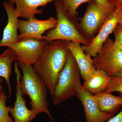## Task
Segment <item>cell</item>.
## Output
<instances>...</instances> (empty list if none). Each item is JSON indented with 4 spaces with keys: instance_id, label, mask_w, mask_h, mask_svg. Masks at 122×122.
<instances>
[{
    "instance_id": "3957f363",
    "label": "cell",
    "mask_w": 122,
    "mask_h": 122,
    "mask_svg": "<svg viewBox=\"0 0 122 122\" xmlns=\"http://www.w3.org/2000/svg\"><path fill=\"white\" fill-rule=\"evenodd\" d=\"M57 22L56 26L46 32L43 39L48 43L55 40L78 42L88 46L91 41L82 32L77 18L70 17L63 8L61 1H54Z\"/></svg>"
},
{
    "instance_id": "4fadbf2b",
    "label": "cell",
    "mask_w": 122,
    "mask_h": 122,
    "mask_svg": "<svg viewBox=\"0 0 122 122\" xmlns=\"http://www.w3.org/2000/svg\"><path fill=\"white\" fill-rule=\"evenodd\" d=\"M66 42L69 50L78 66L82 78L84 81L87 80L96 70L92 59L91 57L85 54L80 43L68 41Z\"/></svg>"
},
{
    "instance_id": "8fae6325",
    "label": "cell",
    "mask_w": 122,
    "mask_h": 122,
    "mask_svg": "<svg viewBox=\"0 0 122 122\" xmlns=\"http://www.w3.org/2000/svg\"><path fill=\"white\" fill-rule=\"evenodd\" d=\"M76 95L83 106L86 122H105L114 116L113 114L100 111L93 95L85 91L82 87Z\"/></svg>"
},
{
    "instance_id": "52a82bcc",
    "label": "cell",
    "mask_w": 122,
    "mask_h": 122,
    "mask_svg": "<svg viewBox=\"0 0 122 122\" xmlns=\"http://www.w3.org/2000/svg\"><path fill=\"white\" fill-rule=\"evenodd\" d=\"M48 43L44 39H28L20 40L8 48L14 53L18 62L33 66Z\"/></svg>"
},
{
    "instance_id": "4316f807",
    "label": "cell",
    "mask_w": 122,
    "mask_h": 122,
    "mask_svg": "<svg viewBox=\"0 0 122 122\" xmlns=\"http://www.w3.org/2000/svg\"><path fill=\"white\" fill-rule=\"evenodd\" d=\"M120 95H122V93H120Z\"/></svg>"
},
{
    "instance_id": "6da1fadb",
    "label": "cell",
    "mask_w": 122,
    "mask_h": 122,
    "mask_svg": "<svg viewBox=\"0 0 122 122\" xmlns=\"http://www.w3.org/2000/svg\"><path fill=\"white\" fill-rule=\"evenodd\" d=\"M69 51L66 41H53L46 46L33 66L34 71L42 79L52 96L67 61Z\"/></svg>"
},
{
    "instance_id": "7a4b0ae2",
    "label": "cell",
    "mask_w": 122,
    "mask_h": 122,
    "mask_svg": "<svg viewBox=\"0 0 122 122\" xmlns=\"http://www.w3.org/2000/svg\"><path fill=\"white\" fill-rule=\"evenodd\" d=\"M18 66L22 72L20 87L23 96L27 95L30 99V109L39 113H45L54 122L49 110L47 100V87L41 78L34 71L33 66L18 62Z\"/></svg>"
},
{
    "instance_id": "603a6c76",
    "label": "cell",
    "mask_w": 122,
    "mask_h": 122,
    "mask_svg": "<svg viewBox=\"0 0 122 122\" xmlns=\"http://www.w3.org/2000/svg\"><path fill=\"white\" fill-rule=\"evenodd\" d=\"M106 122H122V108L117 115L113 116Z\"/></svg>"
},
{
    "instance_id": "ba28073f",
    "label": "cell",
    "mask_w": 122,
    "mask_h": 122,
    "mask_svg": "<svg viewBox=\"0 0 122 122\" xmlns=\"http://www.w3.org/2000/svg\"><path fill=\"white\" fill-rule=\"evenodd\" d=\"M57 22L56 18L53 17L45 20H38L35 17L26 20H19L18 39H43V34L54 28Z\"/></svg>"
},
{
    "instance_id": "5bb4252c",
    "label": "cell",
    "mask_w": 122,
    "mask_h": 122,
    "mask_svg": "<svg viewBox=\"0 0 122 122\" xmlns=\"http://www.w3.org/2000/svg\"><path fill=\"white\" fill-rule=\"evenodd\" d=\"M10 4H15V10L19 17L26 20L35 17L36 15L41 14L42 9L39 7H45L49 3L53 1L61 0H8Z\"/></svg>"
},
{
    "instance_id": "8992f818",
    "label": "cell",
    "mask_w": 122,
    "mask_h": 122,
    "mask_svg": "<svg viewBox=\"0 0 122 122\" xmlns=\"http://www.w3.org/2000/svg\"><path fill=\"white\" fill-rule=\"evenodd\" d=\"M114 11L102 8L97 4L95 0H90L86 12L79 23L82 32L91 41L98 33L107 18Z\"/></svg>"
},
{
    "instance_id": "9c48e42d",
    "label": "cell",
    "mask_w": 122,
    "mask_h": 122,
    "mask_svg": "<svg viewBox=\"0 0 122 122\" xmlns=\"http://www.w3.org/2000/svg\"><path fill=\"white\" fill-rule=\"evenodd\" d=\"M122 16V10L117 9L109 15L89 45L81 46L85 54L91 57L97 55L109 35L113 33Z\"/></svg>"
},
{
    "instance_id": "7402d4cb",
    "label": "cell",
    "mask_w": 122,
    "mask_h": 122,
    "mask_svg": "<svg viewBox=\"0 0 122 122\" xmlns=\"http://www.w3.org/2000/svg\"><path fill=\"white\" fill-rule=\"evenodd\" d=\"M97 4L100 8L104 9L114 11L116 9L115 5L111 0H95Z\"/></svg>"
},
{
    "instance_id": "d4e9b609",
    "label": "cell",
    "mask_w": 122,
    "mask_h": 122,
    "mask_svg": "<svg viewBox=\"0 0 122 122\" xmlns=\"http://www.w3.org/2000/svg\"><path fill=\"white\" fill-rule=\"evenodd\" d=\"M3 78L0 77V94L3 91V86L2 85Z\"/></svg>"
},
{
    "instance_id": "d6986e66",
    "label": "cell",
    "mask_w": 122,
    "mask_h": 122,
    "mask_svg": "<svg viewBox=\"0 0 122 122\" xmlns=\"http://www.w3.org/2000/svg\"><path fill=\"white\" fill-rule=\"evenodd\" d=\"M7 98L4 91H2L0 94V122H14L9 115L12 106H6Z\"/></svg>"
},
{
    "instance_id": "44dd1931",
    "label": "cell",
    "mask_w": 122,
    "mask_h": 122,
    "mask_svg": "<svg viewBox=\"0 0 122 122\" xmlns=\"http://www.w3.org/2000/svg\"><path fill=\"white\" fill-rule=\"evenodd\" d=\"M113 33L115 36L114 41L115 45L122 51V28L117 25Z\"/></svg>"
},
{
    "instance_id": "2e32d148",
    "label": "cell",
    "mask_w": 122,
    "mask_h": 122,
    "mask_svg": "<svg viewBox=\"0 0 122 122\" xmlns=\"http://www.w3.org/2000/svg\"><path fill=\"white\" fill-rule=\"evenodd\" d=\"M93 95L99 108L103 112L114 115L122 106V96L120 95L116 96L102 92Z\"/></svg>"
},
{
    "instance_id": "e0dca14e",
    "label": "cell",
    "mask_w": 122,
    "mask_h": 122,
    "mask_svg": "<svg viewBox=\"0 0 122 122\" xmlns=\"http://www.w3.org/2000/svg\"><path fill=\"white\" fill-rule=\"evenodd\" d=\"M17 60L14 53L8 48L0 55V77L4 79L7 82L8 88V98L11 97L12 93L10 82L12 66L13 62Z\"/></svg>"
},
{
    "instance_id": "ac0fdd59",
    "label": "cell",
    "mask_w": 122,
    "mask_h": 122,
    "mask_svg": "<svg viewBox=\"0 0 122 122\" xmlns=\"http://www.w3.org/2000/svg\"><path fill=\"white\" fill-rule=\"evenodd\" d=\"M90 0H61L65 11L70 17H76L77 15V10L83 3H89Z\"/></svg>"
},
{
    "instance_id": "cb8c5ba5",
    "label": "cell",
    "mask_w": 122,
    "mask_h": 122,
    "mask_svg": "<svg viewBox=\"0 0 122 122\" xmlns=\"http://www.w3.org/2000/svg\"><path fill=\"white\" fill-rule=\"evenodd\" d=\"M111 1L115 5L116 9L122 10V0H111Z\"/></svg>"
},
{
    "instance_id": "5b68a950",
    "label": "cell",
    "mask_w": 122,
    "mask_h": 122,
    "mask_svg": "<svg viewBox=\"0 0 122 122\" xmlns=\"http://www.w3.org/2000/svg\"><path fill=\"white\" fill-rule=\"evenodd\" d=\"M92 59L96 69L102 70L110 77L122 74V51L110 37Z\"/></svg>"
},
{
    "instance_id": "ffe728a7",
    "label": "cell",
    "mask_w": 122,
    "mask_h": 122,
    "mask_svg": "<svg viewBox=\"0 0 122 122\" xmlns=\"http://www.w3.org/2000/svg\"><path fill=\"white\" fill-rule=\"evenodd\" d=\"M111 81L107 89L103 92L112 93L114 92L122 93V74L111 77Z\"/></svg>"
},
{
    "instance_id": "7c38bea8",
    "label": "cell",
    "mask_w": 122,
    "mask_h": 122,
    "mask_svg": "<svg viewBox=\"0 0 122 122\" xmlns=\"http://www.w3.org/2000/svg\"><path fill=\"white\" fill-rule=\"evenodd\" d=\"M3 6L7 13L8 21L3 31L2 39L0 41V47H8L20 41L18 34L20 17L16 12L14 4L4 1Z\"/></svg>"
},
{
    "instance_id": "277c9868",
    "label": "cell",
    "mask_w": 122,
    "mask_h": 122,
    "mask_svg": "<svg viewBox=\"0 0 122 122\" xmlns=\"http://www.w3.org/2000/svg\"><path fill=\"white\" fill-rule=\"evenodd\" d=\"M80 71L72 53L69 50L65 66L59 75L52 97L53 104L59 105L77 95L82 87Z\"/></svg>"
},
{
    "instance_id": "9a60e30c",
    "label": "cell",
    "mask_w": 122,
    "mask_h": 122,
    "mask_svg": "<svg viewBox=\"0 0 122 122\" xmlns=\"http://www.w3.org/2000/svg\"><path fill=\"white\" fill-rule=\"evenodd\" d=\"M111 81V77L101 70L96 69L94 73L87 80L84 81L82 87L86 91L93 95L106 91Z\"/></svg>"
},
{
    "instance_id": "83f0119b",
    "label": "cell",
    "mask_w": 122,
    "mask_h": 122,
    "mask_svg": "<svg viewBox=\"0 0 122 122\" xmlns=\"http://www.w3.org/2000/svg\"><path fill=\"white\" fill-rule=\"evenodd\" d=\"M72 122H75L74 120H73Z\"/></svg>"
},
{
    "instance_id": "484cf974",
    "label": "cell",
    "mask_w": 122,
    "mask_h": 122,
    "mask_svg": "<svg viewBox=\"0 0 122 122\" xmlns=\"http://www.w3.org/2000/svg\"><path fill=\"white\" fill-rule=\"evenodd\" d=\"M117 25L122 28V16L119 21Z\"/></svg>"
},
{
    "instance_id": "30bf717a",
    "label": "cell",
    "mask_w": 122,
    "mask_h": 122,
    "mask_svg": "<svg viewBox=\"0 0 122 122\" xmlns=\"http://www.w3.org/2000/svg\"><path fill=\"white\" fill-rule=\"evenodd\" d=\"M14 68L16 79V100L14 106L11 108L10 113L13 117L14 122H30L39 113L37 112L30 110L26 107L27 102L20 89V81L21 75L17 62H15Z\"/></svg>"
}]
</instances>
